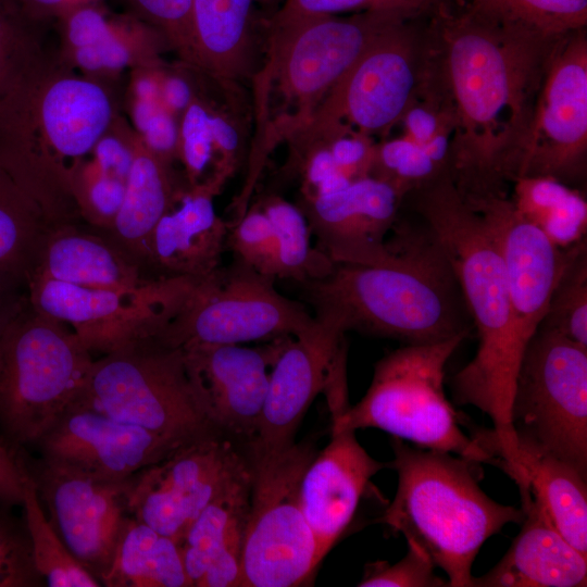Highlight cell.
Wrapping results in <instances>:
<instances>
[{
	"mask_svg": "<svg viewBox=\"0 0 587 587\" xmlns=\"http://www.w3.org/2000/svg\"><path fill=\"white\" fill-rule=\"evenodd\" d=\"M57 227L46 207L0 166V275L26 287L46 236Z\"/></svg>",
	"mask_w": 587,
	"mask_h": 587,
	"instance_id": "4dcf8cb0",
	"label": "cell"
},
{
	"mask_svg": "<svg viewBox=\"0 0 587 587\" xmlns=\"http://www.w3.org/2000/svg\"><path fill=\"white\" fill-rule=\"evenodd\" d=\"M139 132L145 145L170 163L178 142L176 126L170 114L159 108Z\"/></svg>",
	"mask_w": 587,
	"mask_h": 587,
	"instance_id": "681fc988",
	"label": "cell"
},
{
	"mask_svg": "<svg viewBox=\"0 0 587 587\" xmlns=\"http://www.w3.org/2000/svg\"><path fill=\"white\" fill-rule=\"evenodd\" d=\"M215 143L212 117L198 103H191L185 113L182 127V153L189 184H198L212 154Z\"/></svg>",
	"mask_w": 587,
	"mask_h": 587,
	"instance_id": "f6af8a7d",
	"label": "cell"
},
{
	"mask_svg": "<svg viewBox=\"0 0 587 587\" xmlns=\"http://www.w3.org/2000/svg\"><path fill=\"white\" fill-rule=\"evenodd\" d=\"M511 424L532 444L587 476V348L538 327L515 377Z\"/></svg>",
	"mask_w": 587,
	"mask_h": 587,
	"instance_id": "9c48e42d",
	"label": "cell"
},
{
	"mask_svg": "<svg viewBox=\"0 0 587 587\" xmlns=\"http://www.w3.org/2000/svg\"><path fill=\"white\" fill-rule=\"evenodd\" d=\"M32 277L109 289H136L162 278L150 274L105 233L96 234L79 224L50 230L27 280Z\"/></svg>",
	"mask_w": 587,
	"mask_h": 587,
	"instance_id": "484cf974",
	"label": "cell"
},
{
	"mask_svg": "<svg viewBox=\"0 0 587 587\" xmlns=\"http://www.w3.org/2000/svg\"><path fill=\"white\" fill-rule=\"evenodd\" d=\"M22 507L30 533L35 563L47 586H101L73 557L51 526L30 477L25 486Z\"/></svg>",
	"mask_w": 587,
	"mask_h": 587,
	"instance_id": "8d00e7d4",
	"label": "cell"
},
{
	"mask_svg": "<svg viewBox=\"0 0 587 587\" xmlns=\"http://www.w3.org/2000/svg\"><path fill=\"white\" fill-rule=\"evenodd\" d=\"M135 15L153 27L184 61L196 65L191 0H127Z\"/></svg>",
	"mask_w": 587,
	"mask_h": 587,
	"instance_id": "7bdbcfd3",
	"label": "cell"
},
{
	"mask_svg": "<svg viewBox=\"0 0 587 587\" xmlns=\"http://www.w3.org/2000/svg\"><path fill=\"white\" fill-rule=\"evenodd\" d=\"M92 151L93 164L99 170L127 180L134 159L132 138L126 141L105 133Z\"/></svg>",
	"mask_w": 587,
	"mask_h": 587,
	"instance_id": "c3c4849f",
	"label": "cell"
},
{
	"mask_svg": "<svg viewBox=\"0 0 587 587\" xmlns=\"http://www.w3.org/2000/svg\"><path fill=\"white\" fill-rule=\"evenodd\" d=\"M75 403L182 441L220 433L200 407L182 348L158 336L129 341L95 359Z\"/></svg>",
	"mask_w": 587,
	"mask_h": 587,
	"instance_id": "52a82bcc",
	"label": "cell"
},
{
	"mask_svg": "<svg viewBox=\"0 0 587 587\" xmlns=\"http://www.w3.org/2000/svg\"><path fill=\"white\" fill-rule=\"evenodd\" d=\"M226 246L240 262L274 277V229L261 207L248 208L239 220L228 225Z\"/></svg>",
	"mask_w": 587,
	"mask_h": 587,
	"instance_id": "b9f144b4",
	"label": "cell"
},
{
	"mask_svg": "<svg viewBox=\"0 0 587 587\" xmlns=\"http://www.w3.org/2000/svg\"><path fill=\"white\" fill-rule=\"evenodd\" d=\"M253 1L191 0L198 67L222 78H233L245 71Z\"/></svg>",
	"mask_w": 587,
	"mask_h": 587,
	"instance_id": "f1b7e54d",
	"label": "cell"
},
{
	"mask_svg": "<svg viewBox=\"0 0 587 587\" xmlns=\"http://www.w3.org/2000/svg\"><path fill=\"white\" fill-rule=\"evenodd\" d=\"M521 530L502 559L471 587H585L587 557L548 522L536 503L521 500Z\"/></svg>",
	"mask_w": 587,
	"mask_h": 587,
	"instance_id": "d4e9b609",
	"label": "cell"
},
{
	"mask_svg": "<svg viewBox=\"0 0 587 587\" xmlns=\"http://www.w3.org/2000/svg\"><path fill=\"white\" fill-rule=\"evenodd\" d=\"M454 101L448 171L464 199L504 196L522 148L550 52L558 39L502 25L470 7L435 11ZM560 39V38H559Z\"/></svg>",
	"mask_w": 587,
	"mask_h": 587,
	"instance_id": "6da1fadb",
	"label": "cell"
},
{
	"mask_svg": "<svg viewBox=\"0 0 587 587\" xmlns=\"http://www.w3.org/2000/svg\"><path fill=\"white\" fill-rule=\"evenodd\" d=\"M403 117L407 137L419 145L425 143L444 126L437 114L426 107L408 108Z\"/></svg>",
	"mask_w": 587,
	"mask_h": 587,
	"instance_id": "816d5d0a",
	"label": "cell"
},
{
	"mask_svg": "<svg viewBox=\"0 0 587 587\" xmlns=\"http://www.w3.org/2000/svg\"><path fill=\"white\" fill-rule=\"evenodd\" d=\"M261 208L274 229L275 278H289L301 284L332 272L335 263L311 246V230L301 209L278 197L266 199Z\"/></svg>",
	"mask_w": 587,
	"mask_h": 587,
	"instance_id": "e575fe53",
	"label": "cell"
},
{
	"mask_svg": "<svg viewBox=\"0 0 587 587\" xmlns=\"http://www.w3.org/2000/svg\"><path fill=\"white\" fill-rule=\"evenodd\" d=\"M404 22L382 33L289 136L299 163L351 132L364 136L403 116L416 84L413 41Z\"/></svg>",
	"mask_w": 587,
	"mask_h": 587,
	"instance_id": "30bf717a",
	"label": "cell"
},
{
	"mask_svg": "<svg viewBox=\"0 0 587 587\" xmlns=\"http://www.w3.org/2000/svg\"><path fill=\"white\" fill-rule=\"evenodd\" d=\"M186 442L74 403L34 449L52 463L117 482L162 461Z\"/></svg>",
	"mask_w": 587,
	"mask_h": 587,
	"instance_id": "d6986e66",
	"label": "cell"
},
{
	"mask_svg": "<svg viewBox=\"0 0 587 587\" xmlns=\"http://www.w3.org/2000/svg\"><path fill=\"white\" fill-rule=\"evenodd\" d=\"M199 280L162 277L136 289H109L32 277L26 295L34 309L68 326L91 353L105 354L158 336Z\"/></svg>",
	"mask_w": 587,
	"mask_h": 587,
	"instance_id": "4fadbf2b",
	"label": "cell"
},
{
	"mask_svg": "<svg viewBox=\"0 0 587 587\" xmlns=\"http://www.w3.org/2000/svg\"><path fill=\"white\" fill-rule=\"evenodd\" d=\"M388 467L360 445L353 429L330 428L300 484V505L314 535L321 561L352 522L371 478Z\"/></svg>",
	"mask_w": 587,
	"mask_h": 587,
	"instance_id": "7402d4cb",
	"label": "cell"
},
{
	"mask_svg": "<svg viewBox=\"0 0 587 587\" xmlns=\"http://www.w3.org/2000/svg\"><path fill=\"white\" fill-rule=\"evenodd\" d=\"M408 545L405 555L396 563L375 561L364 566L359 587H448L435 574L436 566L420 548Z\"/></svg>",
	"mask_w": 587,
	"mask_h": 587,
	"instance_id": "ee69618b",
	"label": "cell"
},
{
	"mask_svg": "<svg viewBox=\"0 0 587 587\" xmlns=\"http://www.w3.org/2000/svg\"><path fill=\"white\" fill-rule=\"evenodd\" d=\"M396 495L378 522L420 548L447 575L448 587H471L473 562L483 544L510 523L520 508L494 501L480 488L479 462L445 451L412 447L391 436Z\"/></svg>",
	"mask_w": 587,
	"mask_h": 587,
	"instance_id": "277c9868",
	"label": "cell"
},
{
	"mask_svg": "<svg viewBox=\"0 0 587 587\" xmlns=\"http://www.w3.org/2000/svg\"><path fill=\"white\" fill-rule=\"evenodd\" d=\"M540 327L587 348V241L569 250L563 272L551 294Z\"/></svg>",
	"mask_w": 587,
	"mask_h": 587,
	"instance_id": "74e56055",
	"label": "cell"
},
{
	"mask_svg": "<svg viewBox=\"0 0 587 587\" xmlns=\"http://www.w3.org/2000/svg\"><path fill=\"white\" fill-rule=\"evenodd\" d=\"M23 12L32 20L47 23L50 18H60L68 12L99 0H16Z\"/></svg>",
	"mask_w": 587,
	"mask_h": 587,
	"instance_id": "f907efd6",
	"label": "cell"
},
{
	"mask_svg": "<svg viewBox=\"0 0 587 587\" xmlns=\"http://www.w3.org/2000/svg\"><path fill=\"white\" fill-rule=\"evenodd\" d=\"M162 95L168 107L174 110L184 109L190 98L188 86L179 78L168 79Z\"/></svg>",
	"mask_w": 587,
	"mask_h": 587,
	"instance_id": "db71d44e",
	"label": "cell"
},
{
	"mask_svg": "<svg viewBox=\"0 0 587 587\" xmlns=\"http://www.w3.org/2000/svg\"><path fill=\"white\" fill-rule=\"evenodd\" d=\"M340 171L351 180L371 175L376 150L363 136H344L328 147Z\"/></svg>",
	"mask_w": 587,
	"mask_h": 587,
	"instance_id": "bcb514c9",
	"label": "cell"
},
{
	"mask_svg": "<svg viewBox=\"0 0 587 587\" xmlns=\"http://www.w3.org/2000/svg\"><path fill=\"white\" fill-rule=\"evenodd\" d=\"M47 517L73 557L101 584L132 515L130 478L107 480L23 452ZM102 586V585H101Z\"/></svg>",
	"mask_w": 587,
	"mask_h": 587,
	"instance_id": "2e32d148",
	"label": "cell"
},
{
	"mask_svg": "<svg viewBox=\"0 0 587 587\" xmlns=\"http://www.w3.org/2000/svg\"><path fill=\"white\" fill-rule=\"evenodd\" d=\"M132 142L134 159L124 200L112 228L105 234L155 276L150 266L152 235L179 190L170 163L151 151L141 137H133Z\"/></svg>",
	"mask_w": 587,
	"mask_h": 587,
	"instance_id": "83f0119b",
	"label": "cell"
},
{
	"mask_svg": "<svg viewBox=\"0 0 587 587\" xmlns=\"http://www.w3.org/2000/svg\"><path fill=\"white\" fill-rule=\"evenodd\" d=\"M43 24L28 17L16 0H0V103L60 61L46 46Z\"/></svg>",
	"mask_w": 587,
	"mask_h": 587,
	"instance_id": "836d02e7",
	"label": "cell"
},
{
	"mask_svg": "<svg viewBox=\"0 0 587 587\" xmlns=\"http://www.w3.org/2000/svg\"><path fill=\"white\" fill-rule=\"evenodd\" d=\"M0 502V587H42L25 515Z\"/></svg>",
	"mask_w": 587,
	"mask_h": 587,
	"instance_id": "ab89813d",
	"label": "cell"
},
{
	"mask_svg": "<svg viewBox=\"0 0 587 587\" xmlns=\"http://www.w3.org/2000/svg\"><path fill=\"white\" fill-rule=\"evenodd\" d=\"M28 479L23 454L12 451L0 441V502L22 507Z\"/></svg>",
	"mask_w": 587,
	"mask_h": 587,
	"instance_id": "7dc6e473",
	"label": "cell"
},
{
	"mask_svg": "<svg viewBox=\"0 0 587 587\" xmlns=\"http://www.w3.org/2000/svg\"><path fill=\"white\" fill-rule=\"evenodd\" d=\"M469 7L488 20L550 39L587 24V0H470Z\"/></svg>",
	"mask_w": 587,
	"mask_h": 587,
	"instance_id": "d590c367",
	"label": "cell"
},
{
	"mask_svg": "<svg viewBox=\"0 0 587 587\" xmlns=\"http://www.w3.org/2000/svg\"><path fill=\"white\" fill-rule=\"evenodd\" d=\"M444 0H285L268 24L277 25L317 16L345 12H388L411 18L427 10H436Z\"/></svg>",
	"mask_w": 587,
	"mask_h": 587,
	"instance_id": "60d3db41",
	"label": "cell"
},
{
	"mask_svg": "<svg viewBox=\"0 0 587 587\" xmlns=\"http://www.w3.org/2000/svg\"><path fill=\"white\" fill-rule=\"evenodd\" d=\"M285 339L257 348L217 344L179 347L200 407L214 429L247 445L254 439L267 391V367Z\"/></svg>",
	"mask_w": 587,
	"mask_h": 587,
	"instance_id": "ac0fdd59",
	"label": "cell"
},
{
	"mask_svg": "<svg viewBox=\"0 0 587 587\" xmlns=\"http://www.w3.org/2000/svg\"><path fill=\"white\" fill-rule=\"evenodd\" d=\"M517 472L511 478L521 500L529 497L548 522L587 557V476L555 455L517 440Z\"/></svg>",
	"mask_w": 587,
	"mask_h": 587,
	"instance_id": "4316f807",
	"label": "cell"
},
{
	"mask_svg": "<svg viewBox=\"0 0 587 587\" xmlns=\"http://www.w3.org/2000/svg\"><path fill=\"white\" fill-rule=\"evenodd\" d=\"M404 197L388 182L369 175L332 193L305 199L301 209L320 247L335 264H375Z\"/></svg>",
	"mask_w": 587,
	"mask_h": 587,
	"instance_id": "44dd1931",
	"label": "cell"
},
{
	"mask_svg": "<svg viewBox=\"0 0 587 587\" xmlns=\"http://www.w3.org/2000/svg\"><path fill=\"white\" fill-rule=\"evenodd\" d=\"M464 200L480 215L500 253L516 337L525 348L547 313L570 248L554 246L505 196Z\"/></svg>",
	"mask_w": 587,
	"mask_h": 587,
	"instance_id": "ffe728a7",
	"label": "cell"
},
{
	"mask_svg": "<svg viewBox=\"0 0 587 587\" xmlns=\"http://www.w3.org/2000/svg\"><path fill=\"white\" fill-rule=\"evenodd\" d=\"M255 1H260V2H263V3H268V2H272V1H275V0H255Z\"/></svg>",
	"mask_w": 587,
	"mask_h": 587,
	"instance_id": "11a10c76",
	"label": "cell"
},
{
	"mask_svg": "<svg viewBox=\"0 0 587 587\" xmlns=\"http://www.w3.org/2000/svg\"><path fill=\"white\" fill-rule=\"evenodd\" d=\"M552 48L522 148L516 178L551 176L565 183L585 172L587 40L584 28L558 39Z\"/></svg>",
	"mask_w": 587,
	"mask_h": 587,
	"instance_id": "9a60e30c",
	"label": "cell"
},
{
	"mask_svg": "<svg viewBox=\"0 0 587 587\" xmlns=\"http://www.w3.org/2000/svg\"><path fill=\"white\" fill-rule=\"evenodd\" d=\"M345 333L335 315L315 312L310 327L285 339L268 374L257 435L248 445L278 451L295 444L313 400L347 369Z\"/></svg>",
	"mask_w": 587,
	"mask_h": 587,
	"instance_id": "e0dca14e",
	"label": "cell"
},
{
	"mask_svg": "<svg viewBox=\"0 0 587 587\" xmlns=\"http://www.w3.org/2000/svg\"><path fill=\"white\" fill-rule=\"evenodd\" d=\"M61 21L60 60L89 73L116 72L130 63L125 36L130 26L113 21L96 4L77 8Z\"/></svg>",
	"mask_w": 587,
	"mask_h": 587,
	"instance_id": "d6a6232c",
	"label": "cell"
},
{
	"mask_svg": "<svg viewBox=\"0 0 587 587\" xmlns=\"http://www.w3.org/2000/svg\"><path fill=\"white\" fill-rule=\"evenodd\" d=\"M92 353L27 297L0 328V441L16 453L38 440L83 392Z\"/></svg>",
	"mask_w": 587,
	"mask_h": 587,
	"instance_id": "5b68a950",
	"label": "cell"
},
{
	"mask_svg": "<svg viewBox=\"0 0 587 587\" xmlns=\"http://www.w3.org/2000/svg\"><path fill=\"white\" fill-rule=\"evenodd\" d=\"M25 285L0 275V328L26 299Z\"/></svg>",
	"mask_w": 587,
	"mask_h": 587,
	"instance_id": "f5cc1de1",
	"label": "cell"
},
{
	"mask_svg": "<svg viewBox=\"0 0 587 587\" xmlns=\"http://www.w3.org/2000/svg\"><path fill=\"white\" fill-rule=\"evenodd\" d=\"M513 182L512 204L554 246L567 249L586 239L587 202L578 190L551 176Z\"/></svg>",
	"mask_w": 587,
	"mask_h": 587,
	"instance_id": "1f68e13d",
	"label": "cell"
},
{
	"mask_svg": "<svg viewBox=\"0 0 587 587\" xmlns=\"http://www.w3.org/2000/svg\"><path fill=\"white\" fill-rule=\"evenodd\" d=\"M276 278L236 259L200 278L178 313L158 335L172 347L240 345L294 337L314 315L274 287Z\"/></svg>",
	"mask_w": 587,
	"mask_h": 587,
	"instance_id": "8fae6325",
	"label": "cell"
},
{
	"mask_svg": "<svg viewBox=\"0 0 587 587\" xmlns=\"http://www.w3.org/2000/svg\"><path fill=\"white\" fill-rule=\"evenodd\" d=\"M301 285L315 312L335 315L346 332L424 345L469 336L473 327L447 253L420 216L398 217L379 262L335 264Z\"/></svg>",
	"mask_w": 587,
	"mask_h": 587,
	"instance_id": "3957f363",
	"label": "cell"
},
{
	"mask_svg": "<svg viewBox=\"0 0 587 587\" xmlns=\"http://www.w3.org/2000/svg\"><path fill=\"white\" fill-rule=\"evenodd\" d=\"M316 450L311 441L278 451L248 445L250 505L241 551L242 587H295L322 562L300 505V484Z\"/></svg>",
	"mask_w": 587,
	"mask_h": 587,
	"instance_id": "ba28073f",
	"label": "cell"
},
{
	"mask_svg": "<svg viewBox=\"0 0 587 587\" xmlns=\"http://www.w3.org/2000/svg\"><path fill=\"white\" fill-rule=\"evenodd\" d=\"M105 587H190L180 547L145 523L127 521L109 572Z\"/></svg>",
	"mask_w": 587,
	"mask_h": 587,
	"instance_id": "f546056e",
	"label": "cell"
},
{
	"mask_svg": "<svg viewBox=\"0 0 587 587\" xmlns=\"http://www.w3.org/2000/svg\"><path fill=\"white\" fill-rule=\"evenodd\" d=\"M250 487L249 465L187 528L179 547L190 587H242L241 551Z\"/></svg>",
	"mask_w": 587,
	"mask_h": 587,
	"instance_id": "cb8c5ba5",
	"label": "cell"
},
{
	"mask_svg": "<svg viewBox=\"0 0 587 587\" xmlns=\"http://www.w3.org/2000/svg\"><path fill=\"white\" fill-rule=\"evenodd\" d=\"M446 171L426 154L421 145L405 136L376 150L371 175L388 182L404 197Z\"/></svg>",
	"mask_w": 587,
	"mask_h": 587,
	"instance_id": "f35d334b",
	"label": "cell"
},
{
	"mask_svg": "<svg viewBox=\"0 0 587 587\" xmlns=\"http://www.w3.org/2000/svg\"><path fill=\"white\" fill-rule=\"evenodd\" d=\"M408 18L388 12L317 15L268 24L270 58L264 74L284 101L296 108L284 134L290 136L328 91L387 28Z\"/></svg>",
	"mask_w": 587,
	"mask_h": 587,
	"instance_id": "7c38bea8",
	"label": "cell"
},
{
	"mask_svg": "<svg viewBox=\"0 0 587 587\" xmlns=\"http://www.w3.org/2000/svg\"><path fill=\"white\" fill-rule=\"evenodd\" d=\"M222 185L211 177L177 192V207L173 202L152 235L150 266L157 277L201 278L220 267L228 224L216 215L213 197Z\"/></svg>",
	"mask_w": 587,
	"mask_h": 587,
	"instance_id": "603a6c76",
	"label": "cell"
},
{
	"mask_svg": "<svg viewBox=\"0 0 587 587\" xmlns=\"http://www.w3.org/2000/svg\"><path fill=\"white\" fill-rule=\"evenodd\" d=\"M410 193L415 212L447 253L477 332L475 355L451 379L453 399L490 417L494 427L485 430L486 445L512 464L517 448L511 405L525 348L516 337L502 259L483 218L461 197L449 172Z\"/></svg>",
	"mask_w": 587,
	"mask_h": 587,
	"instance_id": "7a4b0ae2",
	"label": "cell"
},
{
	"mask_svg": "<svg viewBox=\"0 0 587 587\" xmlns=\"http://www.w3.org/2000/svg\"><path fill=\"white\" fill-rule=\"evenodd\" d=\"M249 469L232 437L212 433L178 447L130 478L132 515L180 544L196 516Z\"/></svg>",
	"mask_w": 587,
	"mask_h": 587,
	"instance_id": "5bb4252c",
	"label": "cell"
},
{
	"mask_svg": "<svg viewBox=\"0 0 587 587\" xmlns=\"http://www.w3.org/2000/svg\"><path fill=\"white\" fill-rule=\"evenodd\" d=\"M466 337L405 345L384 355L362 399L329 412L330 428H378L421 448L489 464L491 457L461 429L445 391L446 364Z\"/></svg>",
	"mask_w": 587,
	"mask_h": 587,
	"instance_id": "8992f818",
	"label": "cell"
}]
</instances>
